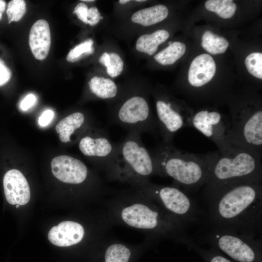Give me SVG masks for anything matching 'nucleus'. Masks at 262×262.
Listing matches in <instances>:
<instances>
[{"instance_id":"1","label":"nucleus","mask_w":262,"mask_h":262,"mask_svg":"<svg viewBox=\"0 0 262 262\" xmlns=\"http://www.w3.org/2000/svg\"><path fill=\"white\" fill-rule=\"evenodd\" d=\"M103 209L112 226L138 230L154 246L165 239L178 243L187 235L188 225L133 189L103 199Z\"/></svg>"},{"instance_id":"2","label":"nucleus","mask_w":262,"mask_h":262,"mask_svg":"<svg viewBox=\"0 0 262 262\" xmlns=\"http://www.w3.org/2000/svg\"><path fill=\"white\" fill-rule=\"evenodd\" d=\"M209 225L254 238L262 232V182L230 184L205 198Z\"/></svg>"},{"instance_id":"3","label":"nucleus","mask_w":262,"mask_h":262,"mask_svg":"<svg viewBox=\"0 0 262 262\" xmlns=\"http://www.w3.org/2000/svg\"><path fill=\"white\" fill-rule=\"evenodd\" d=\"M150 152L159 176L172 178L173 184L181 186L188 194L206 184L220 154L218 150L202 154L189 152L177 148L172 143L163 141Z\"/></svg>"},{"instance_id":"4","label":"nucleus","mask_w":262,"mask_h":262,"mask_svg":"<svg viewBox=\"0 0 262 262\" xmlns=\"http://www.w3.org/2000/svg\"><path fill=\"white\" fill-rule=\"evenodd\" d=\"M261 180L262 156L250 150L235 147L230 152L220 154L205 185L204 197L232 184Z\"/></svg>"},{"instance_id":"5","label":"nucleus","mask_w":262,"mask_h":262,"mask_svg":"<svg viewBox=\"0 0 262 262\" xmlns=\"http://www.w3.org/2000/svg\"><path fill=\"white\" fill-rule=\"evenodd\" d=\"M118 181L139 187L150 181L159 172L151 153L143 144L141 134L128 131L119 143L118 156Z\"/></svg>"},{"instance_id":"6","label":"nucleus","mask_w":262,"mask_h":262,"mask_svg":"<svg viewBox=\"0 0 262 262\" xmlns=\"http://www.w3.org/2000/svg\"><path fill=\"white\" fill-rule=\"evenodd\" d=\"M132 188L146 196L188 225L202 221L203 213L196 202L176 185H159L149 181Z\"/></svg>"},{"instance_id":"7","label":"nucleus","mask_w":262,"mask_h":262,"mask_svg":"<svg viewBox=\"0 0 262 262\" xmlns=\"http://www.w3.org/2000/svg\"><path fill=\"white\" fill-rule=\"evenodd\" d=\"M199 238L236 262H262L261 238H254L210 225Z\"/></svg>"},{"instance_id":"8","label":"nucleus","mask_w":262,"mask_h":262,"mask_svg":"<svg viewBox=\"0 0 262 262\" xmlns=\"http://www.w3.org/2000/svg\"><path fill=\"white\" fill-rule=\"evenodd\" d=\"M110 120L128 131L141 134L147 132L154 136L159 133L156 117L153 115L147 99L134 95L127 98L111 115Z\"/></svg>"},{"instance_id":"9","label":"nucleus","mask_w":262,"mask_h":262,"mask_svg":"<svg viewBox=\"0 0 262 262\" xmlns=\"http://www.w3.org/2000/svg\"><path fill=\"white\" fill-rule=\"evenodd\" d=\"M79 147L83 155L95 161L108 180L118 181L119 143H113L105 130L97 129L83 136Z\"/></svg>"},{"instance_id":"10","label":"nucleus","mask_w":262,"mask_h":262,"mask_svg":"<svg viewBox=\"0 0 262 262\" xmlns=\"http://www.w3.org/2000/svg\"><path fill=\"white\" fill-rule=\"evenodd\" d=\"M192 127L214 143L221 155L230 152L235 147L230 139L229 118L217 110L205 109L194 112Z\"/></svg>"},{"instance_id":"11","label":"nucleus","mask_w":262,"mask_h":262,"mask_svg":"<svg viewBox=\"0 0 262 262\" xmlns=\"http://www.w3.org/2000/svg\"><path fill=\"white\" fill-rule=\"evenodd\" d=\"M173 103L163 98H158L156 102L159 133L162 141L166 143H172L176 133L181 128L192 127L194 112Z\"/></svg>"},{"instance_id":"12","label":"nucleus","mask_w":262,"mask_h":262,"mask_svg":"<svg viewBox=\"0 0 262 262\" xmlns=\"http://www.w3.org/2000/svg\"><path fill=\"white\" fill-rule=\"evenodd\" d=\"M154 245L145 239L138 244H130L107 236L96 247L94 262H136Z\"/></svg>"},{"instance_id":"13","label":"nucleus","mask_w":262,"mask_h":262,"mask_svg":"<svg viewBox=\"0 0 262 262\" xmlns=\"http://www.w3.org/2000/svg\"><path fill=\"white\" fill-rule=\"evenodd\" d=\"M51 168L53 176L64 183L80 185L89 178L86 165L79 159L70 156L54 158L51 162Z\"/></svg>"},{"instance_id":"14","label":"nucleus","mask_w":262,"mask_h":262,"mask_svg":"<svg viewBox=\"0 0 262 262\" xmlns=\"http://www.w3.org/2000/svg\"><path fill=\"white\" fill-rule=\"evenodd\" d=\"M87 233L83 224L76 221L67 220L53 227L48 237L54 245L69 247L80 244L84 241Z\"/></svg>"},{"instance_id":"15","label":"nucleus","mask_w":262,"mask_h":262,"mask_svg":"<svg viewBox=\"0 0 262 262\" xmlns=\"http://www.w3.org/2000/svg\"><path fill=\"white\" fill-rule=\"evenodd\" d=\"M3 185L7 202L11 205H24L30 199L28 182L19 170L11 169L4 176Z\"/></svg>"},{"instance_id":"16","label":"nucleus","mask_w":262,"mask_h":262,"mask_svg":"<svg viewBox=\"0 0 262 262\" xmlns=\"http://www.w3.org/2000/svg\"><path fill=\"white\" fill-rule=\"evenodd\" d=\"M216 71L213 57L204 53L196 56L192 62L188 71V82L194 87H201L209 83Z\"/></svg>"},{"instance_id":"17","label":"nucleus","mask_w":262,"mask_h":262,"mask_svg":"<svg viewBox=\"0 0 262 262\" xmlns=\"http://www.w3.org/2000/svg\"><path fill=\"white\" fill-rule=\"evenodd\" d=\"M29 44L34 57L43 60L47 57L51 45V34L48 22L44 19L35 21L31 28Z\"/></svg>"},{"instance_id":"18","label":"nucleus","mask_w":262,"mask_h":262,"mask_svg":"<svg viewBox=\"0 0 262 262\" xmlns=\"http://www.w3.org/2000/svg\"><path fill=\"white\" fill-rule=\"evenodd\" d=\"M86 120L85 115L81 112H74L62 119L55 127L60 140L65 143L71 142V136L84 127Z\"/></svg>"},{"instance_id":"19","label":"nucleus","mask_w":262,"mask_h":262,"mask_svg":"<svg viewBox=\"0 0 262 262\" xmlns=\"http://www.w3.org/2000/svg\"><path fill=\"white\" fill-rule=\"evenodd\" d=\"M168 15V10L164 5H157L140 10L131 16L132 22L144 26H149L162 21Z\"/></svg>"},{"instance_id":"20","label":"nucleus","mask_w":262,"mask_h":262,"mask_svg":"<svg viewBox=\"0 0 262 262\" xmlns=\"http://www.w3.org/2000/svg\"><path fill=\"white\" fill-rule=\"evenodd\" d=\"M179 243L184 245L189 250L196 253L205 262H233L214 247L204 248L200 247L192 238L187 235L182 237Z\"/></svg>"},{"instance_id":"21","label":"nucleus","mask_w":262,"mask_h":262,"mask_svg":"<svg viewBox=\"0 0 262 262\" xmlns=\"http://www.w3.org/2000/svg\"><path fill=\"white\" fill-rule=\"evenodd\" d=\"M169 36V33L165 30H158L151 34L142 35L136 41V49L140 52L152 55L157 51L158 46Z\"/></svg>"},{"instance_id":"22","label":"nucleus","mask_w":262,"mask_h":262,"mask_svg":"<svg viewBox=\"0 0 262 262\" xmlns=\"http://www.w3.org/2000/svg\"><path fill=\"white\" fill-rule=\"evenodd\" d=\"M88 85L91 92L98 98L113 99L117 95L118 87L110 79L95 76L88 82Z\"/></svg>"},{"instance_id":"23","label":"nucleus","mask_w":262,"mask_h":262,"mask_svg":"<svg viewBox=\"0 0 262 262\" xmlns=\"http://www.w3.org/2000/svg\"><path fill=\"white\" fill-rule=\"evenodd\" d=\"M185 51L186 46L184 43L175 41L156 54L154 58L162 65H170L180 58Z\"/></svg>"},{"instance_id":"24","label":"nucleus","mask_w":262,"mask_h":262,"mask_svg":"<svg viewBox=\"0 0 262 262\" xmlns=\"http://www.w3.org/2000/svg\"><path fill=\"white\" fill-rule=\"evenodd\" d=\"M201 40L202 48L209 53L214 55L223 53L229 45L226 38L217 35L210 31L204 32Z\"/></svg>"},{"instance_id":"25","label":"nucleus","mask_w":262,"mask_h":262,"mask_svg":"<svg viewBox=\"0 0 262 262\" xmlns=\"http://www.w3.org/2000/svg\"><path fill=\"white\" fill-rule=\"evenodd\" d=\"M205 7L224 19L231 17L237 9L236 4L231 0H208L206 1Z\"/></svg>"},{"instance_id":"26","label":"nucleus","mask_w":262,"mask_h":262,"mask_svg":"<svg viewBox=\"0 0 262 262\" xmlns=\"http://www.w3.org/2000/svg\"><path fill=\"white\" fill-rule=\"evenodd\" d=\"M93 41L88 39L71 49L66 56L68 62L73 63L79 60L84 55L92 54L94 51Z\"/></svg>"},{"instance_id":"27","label":"nucleus","mask_w":262,"mask_h":262,"mask_svg":"<svg viewBox=\"0 0 262 262\" xmlns=\"http://www.w3.org/2000/svg\"><path fill=\"white\" fill-rule=\"evenodd\" d=\"M26 11V2L23 0H12L8 4L6 13L9 23L20 20Z\"/></svg>"},{"instance_id":"28","label":"nucleus","mask_w":262,"mask_h":262,"mask_svg":"<svg viewBox=\"0 0 262 262\" xmlns=\"http://www.w3.org/2000/svg\"><path fill=\"white\" fill-rule=\"evenodd\" d=\"M245 65L248 72L253 76L262 79V53L253 52L246 58Z\"/></svg>"},{"instance_id":"29","label":"nucleus","mask_w":262,"mask_h":262,"mask_svg":"<svg viewBox=\"0 0 262 262\" xmlns=\"http://www.w3.org/2000/svg\"><path fill=\"white\" fill-rule=\"evenodd\" d=\"M110 58V75L114 78L119 75L123 69L124 63L120 56L117 53H109Z\"/></svg>"},{"instance_id":"30","label":"nucleus","mask_w":262,"mask_h":262,"mask_svg":"<svg viewBox=\"0 0 262 262\" xmlns=\"http://www.w3.org/2000/svg\"><path fill=\"white\" fill-rule=\"evenodd\" d=\"M88 8L83 2L79 3L74 8L73 14L77 16L78 18L85 24H87V13Z\"/></svg>"},{"instance_id":"31","label":"nucleus","mask_w":262,"mask_h":262,"mask_svg":"<svg viewBox=\"0 0 262 262\" xmlns=\"http://www.w3.org/2000/svg\"><path fill=\"white\" fill-rule=\"evenodd\" d=\"M36 101V97L34 94H28L20 102L19 108L23 111H27L35 104Z\"/></svg>"},{"instance_id":"32","label":"nucleus","mask_w":262,"mask_h":262,"mask_svg":"<svg viewBox=\"0 0 262 262\" xmlns=\"http://www.w3.org/2000/svg\"><path fill=\"white\" fill-rule=\"evenodd\" d=\"M100 14L96 7H92L88 9L87 24L90 26L97 24L100 19Z\"/></svg>"},{"instance_id":"33","label":"nucleus","mask_w":262,"mask_h":262,"mask_svg":"<svg viewBox=\"0 0 262 262\" xmlns=\"http://www.w3.org/2000/svg\"><path fill=\"white\" fill-rule=\"evenodd\" d=\"M11 72L5 65L2 60L0 59V86L6 83L10 79Z\"/></svg>"},{"instance_id":"34","label":"nucleus","mask_w":262,"mask_h":262,"mask_svg":"<svg viewBox=\"0 0 262 262\" xmlns=\"http://www.w3.org/2000/svg\"><path fill=\"white\" fill-rule=\"evenodd\" d=\"M54 116V113L51 110H47L43 112L38 119V123L41 127L48 125L52 121Z\"/></svg>"},{"instance_id":"35","label":"nucleus","mask_w":262,"mask_h":262,"mask_svg":"<svg viewBox=\"0 0 262 262\" xmlns=\"http://www.w3.org/2000/svg\"><path fill=\"white\" fill-rule=\"evenodd\" d=\"M99 62L103 65L106 67L107 73L110 76L111 65L109 54L106 52L103 53L99 59Z\"/></svg>"},{"instance_id":"36","label":"nucleus","mask_w":262,"mask_h":262,"mask_svg":"<svg viewBox=\"0 0 262 262\" xmlns=\"http://www.w3.org/2000/svg\"><path fill=\"white\" fill-rule=\"evenodd\" d=\"M6 8V2L4 0H0V20L1 19L2 14Z\"/></svg>"},{"instance_id":"37","label":"nucleus","mask_w":262,"mask_h":262,"mask_svg":"<svg viewBox=\"0 0 262 262\" xmlns=\"http://www.w3.org/2000/svg\"><path fill=\"white\" fill-rule=\"evenodd\" d=\"M130 1V0H119V2L120 4H125L128 2Z\"/></svg>"},{"instance_id":"38","label":"nucleus","mask_w":262,"mask_h":262,"mask_svg":"<svg viewBox=\"0 0 262 262\" xmlns=\"http://www.w3.org/2000/svg\"><path fill=\"white\" fill-rule=\"evenodd\" d=\"M81 1H84V2H93V1H94L95 0H82Z\"/></svg>"},{"instance_id":"39","label":"nucleus","mask_w":262,"mask_h":262,"mask_svg":"<svg viewBox=\"0 0 262 262\" xmlns=\"http://www.w3.org/2000/svg\"><path fill=\"white\" fill-rule=\"evenodd\" d=\"M146 0H135V1H137V2H143V1H145Z\"/></svg>"},{"instance_id":"40","label":"nucleus","mask_w":262,"mask_h":262,"mask_svg":"<svg viewBox=\"0 0 262 262\" xmlns=\"http://www.w3.org/2000/svg\"><path fill=\"white\" fill-rule=\"evenodd\" d=\"M19 206H20V205H16V208H18Z\"/></svg>"},{"instance_id":"41","label":"nucleus","mask_w":262,"mask_h":262,"mask_svg":"<svg viewBox=\"0 0 262 262\" xmlns=\"http://www.w3.org/2000/svg\"><path fill=\"white\" fill-rule=\"evenodd\" d=\"M172 43V42H169L168 43V45L171 44Z\"/></svg>"}]
</instances>
